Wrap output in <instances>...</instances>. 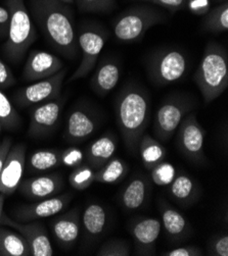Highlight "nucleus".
Wrapping results in <instances>:
<instances>
[{"mask_svg": "<svg viewBox=\"0 0 228 256\" xmlns=\"http://www.w3.org/2000/svg\"><path fill=\"white\" fill-rule=\"evenodd\" d=\"M31 14L46 41L69 60L77 58L79 45L73 12L61 0H29Z\"/></svg>", "mask_w": 228, "mask_h": 256, "instance_id": "obj_1", "label": "nucleus"}, {"mask_svg": "<svg viewBox=\"0 0 228 256\" xmlns=\"http://www.w3.org/2000/svg\"><path fill=\"white\" fill-rule=\"evenodd\" d=\"M115 114L126 147L133 156L137 154L149 122L150 99L147 92L134 83L126 85L116 98Z\"/></svg>", "mask_w": 228, "mask_h": 256, "instance_id": "obj_2", "label": "nucleus"}, {"mask_svg": "<svg viewBox=\"0 0 228 256\" xmlns=\"http://www.w3.org/2000/svg\"><path fill=\"white\" fill-rule=\"evenodd\" d=\"M194 81L207 104L225 92L228 87V56L224 47L215 42L206 46Z\"/></svg>", "mask_w": 228, "mask_h": 256, "instance_id": "obj_3", "label": "nucleus"}, {"mask_svg": "<svg viewBox=\"0 0 228 256\" xmlns=\"http://www.w3.org/2000/svg\"><path fill=\"white\" fill-rule=\"evenodd\" d=\"M7 6L10 24L3 51L11 62L19 64L36 41L37 33L24 0H7Z\"/></svg>", "mask_w": 228, "mask_h": 256, "instance_id": "obj_4", "label": "nucleus"}, {"mask_svg": "<svg viewBox=\"0 0 228 256\" xmlns=\"http://www.w3.org/2000/svg\"><path fill=\"white\" fill-rule=\"evenodd\" d=\"M166 14L153 6H136L122 12L114 22L115 37L121 42H136L154 26L166 22Z\"/></svg>", "mask_w": 228, "mask_h": 256, "instance_id": "obj_5", "label": "nucleus"}, {"mask_svg": "<svg viewBox=\"0 0 228 256\" xmlns=\"http://www.w3.org/2000/svg\"><path fill=\"white\" fill-rule=\"evenodd\" d=\"M188 70V60L182 50L165 47L150 54L146 60L147 76L157 86L180 80Z\"/></svg>", "mask_w": 228, "mask_h": 256, "instance_id": "obj_6", "label": "nucleus"}, {"mask_svg": "<svg viewBox=\"0 0 228 256\" xmlns=\"http://www.w3.org/2000/svg\"><path fill=\"white\" fill-rule=\"evenodd\" d=\"M107 31L97 24H84L77 34L79 49L82 52L81 62L69 82L85 78L95 68L98 56L108 39Z\"/></svg>", "mask_w": 228, "mask_h": 256, "instance_id": "obj_7", "label": "nucleus"}, {"mask_svg": "<svg viewBox=\"0 0 228 256\" xmlns=\"http://www.w3.org/2000/svg\"><path fill=\"white\" fill-rule=\"evenodd\" d=\"M191 108V100L182 96H172L164 100L154 122V132L158 141L168 142Z\"/></svg>", "mask_w": 228, "mask_h": 256, "instance_id": "obj_8", "label": "nucleus"}, {"mask_svg": "<svg viewBox=\"0 0 228 256\" xmlns=\"http://www.w3.org/2000/svg\"><path fill=\"white\" fill-rule=\"evenodd\" d=\"M67 72L68 70L64 68L49 78L36 81L29 86L19 89L13 95L14 104L20 108H24L61 97Z\"/></svg>", "mask_w": 228, "mask_h": 256, "instance_id": "obj_9", "label": "nucleus"}, {"mask_svg": "<svg viewBox=\"0 0 228 256\" xmlns=\"http://www.w3.org/2000/svg\"><path fill=\"white\" fill-rule=\"evenodd\" d=\"M205 131L193 114H187L177 128V145L183 156L195 164L205 162Z\"/></svg>", "mask_w": 228, "mask_h": 256, "instance_id": "obj_10", "label": "nucleus"}, {"mask_svg": "<svg viewBox=\"0 0 228 256\" xmlns=\"http://www.w3.org/2000/svg\"><path fill=\"white\" fill-rule=\"evenodd\" d=\"M66 98L59 97L44 102L31 110L28 134L33 138L46 137L57 128Z\"/></svg>", "mask_w": 228, "mask_h": 256, "instance_id": "obj_11", "label": "nucleus"}, {"mask_svg": "<svg viewBox=\"0 0 228 256\" xmlns=\"http://www.w3.org/2000/svg\"><path fill=\"white\" fill-rule=\"evenodd\" d=\"M0 224L13 228L20 233L31 248V255L33 256H53L54 249L50 243L48 234L44 226L41 222H21L9 218L6 214H3Z\"/></svg>", "mask_w": 228, "mask_h": 256, "instance_id": "obj_12", "label": "nucleus"}, {"mask_svg": "<svg viewBox=\"0 0 228 256\" xmlns=\"http://www.w3.org/2000/svg\"><path fill=\"white\" fill-rule=\"evenodd\" d=\"M26 168V146L17 144L12 146L0 172V193L14 194L22 182Z\"/></svg>", "mask_w": 228, "mask_h": 256, "instance_id": "obj_13", "label": "nucleus"}, {"mask_svg": "<svg viewBox=\"0 0 228 256\" xmlns=\"http://www.w3.org/2000/svg\"><path fill=\"white\" fill-rule=\"evenodd\" d=\"M99 126L98 116L85 106H74L69 114L64 137L68 142L78 143L89 138Z\"/></svg>", "mask_w": 228, "mask_h": 256, "instance_id": "obj_14", "label": "nucleus"}, {"mask_svg": "<svg viewBox=\"0 0 228 256\" xmlns=\"http://www.w3.org/2000/svg\"><path fill=\"white\" fill-rule=\"evenodd\" d=\"M72 194L66 193L38 200L36 203L23 206L14 210V218L21 222H34L36 220L54 216L62 212L72 200Z\"/></svg>", "mask_w": 228, "mask_h": 256, "instance_id": "obj_15", "label": "nucleus"}, {"mask_svg": "<svg viewBox=\"0 0 228 256\" xmlns=\"http://www.w3.org/2000/svg\"><path fill=\"white\" fill-rule=\"evenodd\" d=\"M64 68V64L58 56L41 50H32L23 70V79L36 82L49 78Z\"/></svg>", "mask_w": 228, "mask_h": 256, "instance_id": "obj_16", "label": "nucleus"}, {"mask_svg": "<svg viewBox=\"0 0 228 256\" xmlns=\"http://www.w3.org/2000/svg\"><path fill=\"white\" fill-rule=\"evenodd\" d=\"M161 228V222L153 218H138L133 222L130 232L138 255H154L156 253V243Z\"/></svg>", "mask_w": 228, "mask_h": 256, "instance_id": "obj_17", "label": "nucleus"}, {"mask_svg": "<svg viewBox=\"0 0 228 256\" xmlns=\"http://www.w3.org/2000/svg\"><path fill=\"white\" fill-rule=\"evenodd\" d=\"M64 187V178L59 174H44L22 181L19 189L30 200H42L56 196Z\"/></svg>", "mask_w": 228, "mask_h": 256, "instance_id": "obj_18", "label": "nucleus"}, {"mask_svg": "<svg viewBox=\"0 0 228 256\" xmlns=\"http://www.w3.org/2000/svg\"><path fill=\"white\" fill-rule=\"evenodd\" d=\"M80 214L78 210H72L52 222L53 233L56 240L65 248L72 247L80 234Z\"/></svg>", "mask_w": 228, "mask_h": 256, "instance_id": "obj_19", "label": "nucleus"}, {"mask_svg": "<svg viewBox=\"0 0 228 256\" xmlns=\"http://www.w3.org/2000/svg\"><path fill=\"white\" fill-rule=\"evenodd\" d=\"M120 74L121 72L118 62L115 60L105 58L97 66L90 86L98 96L104 97L118 85Z\"/></svg>", "mask_w": 228, "mask_h": 256, "instance_id": "obj_20", "label": "nucleus"}, {"mask_svg": "<svg viewBox=\"0 0 228 256\" xmlns=\"http://www.w3.org/2000/svg\"><path fill=\"white\" fill-rule=\"evenodd\" d=\"M150 192V183L145 176L137 174L125 186L121 194L122 206L128 212L136 210L144 206Z\"/></svg>", "mask_w": 228, "mask_h": 256, "instance_id": "obj_21", "label": "nucleus"}, {"mask_svg": "<svg viewBox=\"0 0 228 256\" xmlns=\"http://www.w3.org/2000/svg\"><path fill=\"white\" fill-rule=\"evenodd\" d=\"M117 150V138L109 133L93 141L87 148L85 158L88 166L98 170L113 158Z\"/></svg>", "mask_w": 228, "mask_h": 256, "instance_id": "obj_22", "label": "nucleus"}, {"mask_svg": "<svg viewBox=\"0 0 228 256\" xmlns=\"http://www.w3.org/2000/svg\"><path fill=\"white\" fill-rule=\"evenodd\" d=\"M160 212L162 224L168 237L175 242L186 239L190 233V224L185 218L167 203L161 204Z\"/></svg>", "mask_w": 228, "mask_h": 256, "instance_id": "obj_23", "label": "nucleus"}, {"mask_svg": "<svg viewBox=\"0 0 228 256\" xmlns=\"http://www.w3.org/2000/svg\"><path fill=\"white\" fill-rule=\"evenodd\" d=\"M31 248L20 233L0 226V256H30Z\"/></svg>", "mask_w": 228, "mask_h": 256, "instance_id": "obj_24", "label": "nucleus"}, {"mask_svg": "<svg viewBox=\"0 0 228 256\" xmlns=\"http://www.w3.org/2000/svg\"><path fill=\"white\" fill-rule=\"evenodd\" d=\"M169 186L171 196L182 206H191L198 198L197 184L186 174L176 176Z\"/></svg>", "mask_w": 228, "mask_h": 256, "instance_id": "obj_25", "label": "nucleus"}, {"mask_svg": "<svg viewBox=\"0 0 228 256\" xmlns=\"http://www.w3.org/2000/svg\"><path fill=\"white\" fill-rule=\"evenodd\" d=\"M138 152L144 168L148 170L165 160L167 154V151L161 142L145 133L140 140Z\"/></svg>", "mask_w": 228, "mask_h": 256, "instance_id": "obj_26", "label": "nucleus"}, {"mask_svg": "<svg viewBox=\"0 0 228 256\" xmlns=\"http://www.w3.org/2000/svg\"><path fill=\"white\" fill-rule=\"evenodd\" d=\"M82 224L89 237H98L104 233L107 226V212L98 203H90L84 210Z\"/></svg>", "mask_w": 228, "mask_h": 256, "instance_id": "obj_27", "label": "nucleus"}, {"mask_svg": "<svg viewBox=\"0 0 228 256\" xmlns=\"http://www.w3.org/2000/svg\"><path fill=\"white\" fill-rule=\"evenodd\" d=\"M128 166L120 158H111L94 174V182L103 184H115L126 176Z\"/></svg>", "mask_w": 228, "mask_h": 256, "instance_id": "obj_28", "label": "nucleus"}, {"mask_svg": "<svg viewBox=\"0 0 228 256\" xmlns=\"http://www.w3.org/2000/svg\"><path fill=\"white\" fill-rule=\"evenodd\" d=\"M202 28L207 32L219 34L225 33L228 30V2L220 4L211 8L202 20Z\"/></svg>", "mask_w": 228, "mask_h": 256, "instance_id": "obj_29", "label": "nucleus"}, {"mask_svg": "<svg viewBox=\"0 0 228 256\" xmlns=\"http://www.w3.org/2000/svg\"><path fill=\"white\" fill-rule=\"evenodd\" d=\"M61 152L62 151L45 149L32 153L28 164L29 170L31 172H41L62 164Z\"/></svg>", "mask_w": 228, "mask_h": 256, "instance_id": "obj_30", "label": "nucleus"}, {"mask_svg": "<svg viewBox=\"0 0 228 256\" xmlns=\"http://www.w3.org/2000/svg\"><path fill=\"white\" fill-rule=\"evenodd\" d=\"M0 122L8 131L16 130L21 126V118L3 89H0Z\"/></svg>", "mask_w": 228, "mask_h": 256, "instance_id": "obj_31", "label": "nucleus"}, {"mask_svg": "<svg viewBox=\"0 0 228 256\" xmlns=\"http://www.w3.org/2000/svg\"><path fill=\"white\" fill-rule=\"evenodd\" d=\"M94 170L88 164H81L71 172L69 176V182L71 186L78 190H86L94 182Z\"/></svg>", "mask_w": 228, "mask_h": 256, "instance_id": "obj_32", "label": "nucleus"}, {"mask_svg": "<svg viewBox=\"0 0 228 256\" xmlns=\"http://www.w3.org/2000/svg\"><path fill=\"white\" fill-rule=\"evenodd\" d=\"M176 176V170L173 164L165 160L161 162L150 170V178L158 186L170 185Z\"/></svg>", "mask_w": 228, "mask_h": 256, "instance_id": "obj_33", "label": "nucleus"}, {"mask_svg": "<svg viewBox=\"0 0 228 256\" xmlns=\"http://www.w3.org/2000/svg\"><path fill=\"white\" fill-rule=\"evenodd\" d=\"M83 12H109L116 6V0H75Z\"/></svg>", "mask_w": 228, "mask_h": 256, "instance_id": "obj_34", "label": "nucleus"}, {"mask_svg": "<svg viewBox=\"0 0 228 256\" xmlns=\"http://www.w3.org/2000/svg\"><path fill=\"white\" fill-rule=\"evenodd\" d=\"M98 256H128L130 255L129 245L122 240H111L103 245L98 251Z\"/></svg>", "mask_w": 228, "mask_h": 256, "instance_id": "obj_35", "label": "nucleus"}, {"mask_svg": "<svg viewBox=\"0 0 228 256\" xmlns=\"http://www.w3.org/2000/svg\"><path fill=\"white\" fill-rule=\"evenodd\" d=\"M84 152L77 147H70L61 152L62 164L70 168H77L84 162Z\"/></svg>", "mask_w": 228, "mask_h": 256, "instance_id": "obj_36", "label": "nucleus"}, {"mask_svg": "<svg viewBox=\"0 0 228 256\" xmlns=\"http://www.w3.org/2000/svg\"><path fill=\"white\" fill-rule=\"evenodd\" d=\"M208 252L213 256H228V236L220 235L211 240Z\"/></svg>", "mask_w": 228, "mask_h": 256, "instance_id": "obj_37", "label": "nucleus"}, {"mask_svg": "<svg viewBox=\"0 0 228 256\" xmlns=\"http://www.w3.org/2000/svg\"><path fill=\"white\" fill-rule=\"evenodd\" d=\"M131 2H140L146 4H153L162 6L172 12L182 10L185 8L186 0H131Z\"/></svg>", "mask_w": 228, "mask_h": 256, "instance_id": "obj_38", "label": "nucleus"}, {"mask_svg": "<svg viewBox=\"0 0 228 256\" xmlns=\"http://www.w3.org/2000/svg\"><path fill=\"white\" fill-rule=\"evenodd\" d=\"M185 8L195 16H204L211 10V2L210 0H186Z\"/></svg>", "mask_w": 228, "mask_h": 256, "instance_id": "obj_39", "label": "nucleus"}, {"mask_svg": "<svg viewBox=\"0 0 228 256\" xmlns=\"http://www.w3.org/2000/svg\"><path fill=\"white\" fill-rule=\"evenodd\" d=\"M16 82L12 70L0 58V89H8L14 86Z\"/></svg>", "mask_w": 228, "mask_h": 256, "instance_id": "obj_40", "label": "nucleus"}, {"mask_svg": "<svg viewBox=\"0 0 228 256\" xmlns=\"http://www.w3.org/2000/svg\"><path fill=\"white\" fill-rule=\"evenodd\" d=\"M164 256H201L202 251L196 246H183L172 249L167 252H163Z\"/></svg>", "mask_w": 228, "mask_h": 256, "instance_id": "obj_41", "label": "nucleus"}, {"mask_svg": "<svg viewBox=\"0 0 228 256\" xmlns=\"http://www.w3.org/2000/svg\"><path fill=\"white\" fill-rule=\"evenodd\" d=\"M10 24V12L8 8L0 6V38H7Z\"/></svg>", "mask_w": 228, "mask_h": 256, "instance_id": "obj_42", "label": "nucleus"}, {"mask_svg": "<svg viewBox=\"0 0 228 256\" xmlns=\"http://www.w3.org/2000/svg\"><path fill=\"white\" fill-rule=\"evenodd\" d=\"M12 146H13V141L11 138H6L3 141V143L0 144V172H2L5 160H6Z\"/></svg>", "mask_w": 228, "mask_h": 256, "instance_id": "obj_43", "label": "nucleus"}, {"mask_svg": "<svg viewBox=\"0 0 228 256\" xmlns=\"http://www.w3.org/2000/svg\"><path fill=\"white\" fill-rule=\"evenodd\" d=\"M4 204H5V195L0 193V220H2V216L4 214Z\"/></svg>", "mask_w": 228, "mask_h": 256, "instance_id": "obj_44", "label": "nucleus"}, {"mask_svg": "<svg viewBox=\"0 0 228 256\" xmlns=\"http://www.w3.org/2000/svg\"><path fill=\"white\" fill-rule=\"evenodd\" d=\"M61 2H63L66 4H73L75 2V0H61Z\"/></svg>", "mask_w": 228, "mask_h": 256, "instance_id": "obj_45", "label": "nucleus"}, {"mask_svg": "<svg viewBox=\"0 0 228 256\" xmlns=\"http://www.w3.org/2000/svg\"><path fill=\"white\" fill-rule=\"evenodd\" d=\"M213 2L218 4H223V2H228V0H213Z\"/></svg>", "mask_w": 228, "mask_h": 256, "instance_id": "obj_46", "label": "nucleus"}, {"mask_svg": "<svg viewBox=\"0 0 228 256\" xmlns=\"http://www.w3.org/2000/svg\"><path fill=\"white\" fill-rule=\"evenodd\" d=\"M3 129H4V128H3V126H2V122H0V133H2Z\"/></svg>", "mask_w": 228, "mask_h": 256, "instance_id": "obj_47", "label": "nucleus"}, {"mask_svg": "<svg viewBox=\"0 0 228 256\" xmlns=\"http://www.w3.org/2000/svg\"><path fill=\"white\" fill-rule=\"evenodd\" d=\"M0 144H2V143H0Z\"/></svg>", "mask_w": 228, "mask_h": 256, "instance_id": "obj_48", "label": "nucleus"}]
</instances>
